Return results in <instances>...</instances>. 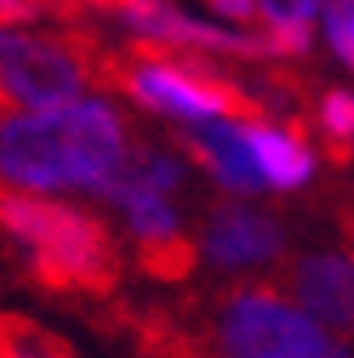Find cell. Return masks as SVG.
Masks as SVG:
<instances>
[{"instance_id": "cell-1", "label": "cell", "mask_w": 354, "mask_h": 358, "mask_svg": "<svg viewBox=\"0 0 354 358\" xmlns=\"http://www.w3.org/2000/svg\"><path fill=\"white\" fill-rule=\"evenodd\" d=\"M127 122L105 96H79L57 110L0 114V184L27 196L101 192L127 162Z\"/></svg>"}, {"instance_id": "cell-9", "label": "cell", "mask_w": 354, "mask_h": 358, "mask_svg": "<svg viewBox=\"0 0 354 358\" xmlns=\"http://www.w3.org/2000/svg\"><path fill=\"white\" fill-rule=\"evenodd\" d=\"M184 145L219 188L236 192V196H250V192L262 188V179L254 171V157H250V140H245V122H236V118L197 122V127H188Z\"/></svg>"}, {"instance_id": "cell-3", "label": "cell", "mask_w": 354, "mask_h": 358, "mask_svg": "<svg viewBox=\"0 0 354 358\" xmlns=\"http://www.w3.org/2000/svg\"><path fill=\"white\" fill-rule=\"evenodd\" d=\"M87 87V62L75 44L40 31L0 27V105L9 114L57 110Z\"/></svg>"}, {"instance_id": "cell-8", "label": "cell", "mask_w": 354, "mask_h": 358, "mask_svg": "<svg viewBox=\"0 0 354 358\" xmlns=\"http://www.w3.org/2000/svg\"><path fill=\"white\" fill-rule=\"evenodd\" d=\"M293 297L324 332H354V254H311L293 266Z\"/></svg>"}, {"instance_id": "cell-15", "label": "cell", "mask_w": 354, "mask_h": 358, "mask_svg": "<svg viewBox=\"0 0 354 358\" xmlns=\"http://www.w3.org/2000/svg\"><path fill=\"white\" fill-rule=\"evenodd\" d=\"M40 5H35V0H0V17H5V22H13V17H27V13H35Z\"/></svg>"}, {"instance_id": "cell-16", "label": "cell", "mask_w": 354, "mask_h": 358, "mask_svg": "<svg viewBox=\"0 0 354 358\" xmlns=\"http://www.w3.org/2000/svg\"><path fill=\"white\" fill-rule=\"evenodd\" d=\"M328 358H350V354H341V350H332V354H328Z\"/></svg>"}, {"instance_id": "cell-4", "label": "cell", "mask_w": 354, "mask_h": 358, "mask_svg": "<svg viewBox=\"0 0 354 358\" xmlns=\"http://www.w3.org/2000/svg\"><path fill=\"white\" fill-rule=\"evenodd\" d=\"M219 341L227 358H328L337 350L302 306L267 289H241L223 301Z\"/></svg>"}, {"instance_id": "cell-5", "label": "cell", "mask_w": 354, "mask_h": 358, "mask_svg": "<svg viewBox=\"0 0 354 358\" xmlns=\"http://www.w3.org/2000/svg\"><path fill=\"white\" fill-rule=\"evenodd\" d=\"M118 83L127 87V96L136 105H145L153 114H171L197 127V122H215L241 110V96L219 79H201L192 66H175V62H149L140 57L118 75Z\"/></svg>"}, {"instance_id": "cell-13", "label": "cell", "mask_w": 354, "mask_h": 358, "mask_svg": "<svg viewBox=\"0 0 354 358\" xmlns=\"http://www.w3.org/2000/svg\"><path fill=\"white\" fill-rule=\"evenodd\" d=\"M320 127L332 140H354V96L350 92H328L320 101Z\"/></svg>"}, {"instance_id": "cell-12", "label": "cell", "mask_w": 354, "mask_h": 358, "mask_svg": "<svg viewBox=\"0 0 354 358\" xmlns=\"http://www.w3.org/2000/svg\"><path fill=\"white\" fill-rule=\"evenodd\" d=\"M320 22L341 66L354 70V0H320Z\"/></svg>"}, {"instance_id": "cell-2", "label": "cell", "mask_w": 354, "mask_h": 358, "mask_svg": "<svg viewBox=\"0 0 354 358\" xmlns=\"http://www.w3.org/2000/svg\"><path fill=\"white\" fill-rule=\"evenodd\" d=\"M0 227L17 245L31 249L35 271L48 284H83L105 289L114 280V241L101 219L87 210L48 201V196L5 192L0 196Z\"/></svg>"}, {"instance_id": "cell-11", "label": "cell", "mask_w": 354, "mask_h": 358, "mask_svg": "<svg viewBox=\"0 0 354 358\" xmlns=\"http://www.w3.org/2000/svg\"><path fill=\"white\" fill-rule=\"evenodd\" d=\"M258 17L276 52H302L311 44L315 17H320V0H258Z\"/></svg>"}, {"instance_id": "cell-7", "label": "cell", "mask_w": 354, "mask_h": 358, "mask_svg": "<svg viewBox=\"0 0 354 358\" xmlns=\"http://www.w3.org/2000/svg\"><path fill=\"white\" fill-rule=\"evenodd\" d=\"M285 249V227L271 214L250 206H219L210 210L201 231V254L219 266H258Z\"/></svg>"}, {"instance_id": "cell-10", "label": "cell", "mask_w": 354, "mask_h": 358, "mask_svg": "<svg viewBox=\"0 0 354 358\" xmlns=\"http://www.w3.org/2000/svg\"><path fill=\"white\" fill-rule=\"evenodd\" d=\"M245 140H250V157H254V171L262 184L271 188H302L311 171H315V157L311 149L285 127H271V122H245Z\"/></svg>"}, {"instance_id": "cell-6", "label": "cell", "mask_w": 354, "mask_h": 358, "mask_svg": "<svg viewBox=\"0 0 354 358\" xmlns=\"http://www.w3.org/2000/svg\"><path fill=\"white\" fill-rule=\"evenodd\" d=\"M118 17L136 31L145 44H167V48H201V52H227V57H271L267 35L232 31L219 22H201L180 5L167 0H118Z\"/></svg>"}, {"instance_id": "cell-14", "label": "cell", "mask_w": 354, "mask_h": 358, "mask_svg": "<svg viewBox=\"0 0 354 358\" xmlns=\"http://www.w3.org/2000/svg\"><path fill=\"white\" fill-rule=\"evenodd\" d=\"M219 17H232V22H250L258 17V0H210Z\"/></svg>"}]
</instances>
